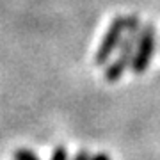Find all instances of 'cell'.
I'll list each match as a JSON object with an SVG mask.
<instances>
[{
    "mask_svg": "<svg viewBox=\"0 0 160 160\" xmlns=\"http://www.w3.org/2000/svg\"><path fill=\"white\" fill-rule=\"evenodd\" d=\"M12 160H41L38 155L29 148H18L12 153Z\"/></svg>",
    "mask_w": 160,
    "mask_h": 160,
    "instance_id": "cell-4",
    "label": "cell"
},
{
    "mask_svg": "<svg viewBox=\"0 0 160 160\" xmlns=\"http://www.w3.org/2000/svg\"><path fill=\"white\" fill-rule=\"evenodd\" d=\"M155 41H157L155 25L153 23L142 25V30H141L137 39V46H135V53H133V61H132V68H130L135 75L146 73L155 52Z\"/></svg>",
    "mask_w": 160,
    "mask_h": 160,
    "instance_id": "cell-3",
    "label": "cell"
},
{
    "mask_svg": "<svg viewBox=\"0 0 160 160\" xmlns=\"http://www.w3.org/2000/svg\"><path fill=\"white\" fill-rule=\"evenodd\" d=\"M91 158H92V155L89 153V149L82 148V149H78V151H77V155H75L71 160H91Z\"/></svg>",
    "mask_w": 160,
    "mask_h": 160,
    "instance_id": "cell-6",
    "label": "cell"
},
{
    "mask_svg": "<svg viewBox=\"0 0 160 160\" xmlns=\"http://www.w3.org/2000/svg\"><path fill=\"white\" fill-rule=\"evenodd\" d=\"M141 20L135 14L126 16V32L125 38L119 45V55L114 59V62H110L105 68V80L109 84H116L118 80L125 75L128 68H132V61H133V53H135V46H137V39L141 34Z\"/></svg>",
    "mask_w": 160,
    "mask_h": 160,
    "instance_id": "cell-1",
    "label": "cell"
},
{
    "mask_svg": "<svg viewBox=\"0 0 160 160\" xmlns=\"http://www.w3.org/2000/svg\"><path fill=\"white\" fill-rule=\"evenodd\" d=\"M50 160H69V155H68L66 146H62V144L55 146L53 151H52V158Z\"/></svg>",
    "mask_w": 160,
    "mask_h": 160,
    "instance_id": "cell-5",
    "label": "cell"
},
{
    "mask_svg": "<svg viewBox=\"0 0 160 160\" xmlns=\"http://www.w3.org/2000/svg\"><path fill=\"white\" fill-rule=\"evenodd\" d=\"M125 32H126V16L112 18L109 29H107L102 43L98 46L96 55H94V64L96 66H105V64L109 62L112 53L119 48L121 41L125 38Z\"/></svg>",
    "mask_w": 160,
    "mask_h": 160,
    "instance_id": "cell-2",
    "label": "cell"
},
{
    "mask_svg": "<svg viewBox=\"0 0 160 160\" xmlns=\"http://www.w3.org/2000/svg\"><path fill=\"white\" fill-rule=\"evenodd\" d=\"M91 160H110V157L107 153H96V155H92Z\"/></svg>",
    "mask_w": 160,
    "mask_h": 160,
    "instance_id": "cell-7",
    "label": "cell"
}]
</instances>
